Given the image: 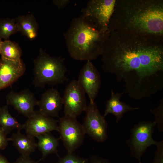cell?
<instances>
[{
  "label": "cell",
  "instance_id": "cell-1",
  "mask_svg": "<svg viewBox=\"0 0 163 163\" xmlns=\"http://www.w3.org/2000/svg\"><path fill=\"white\" fill-rule=\"evenodd\" d=\"M102 68L124 84L131 98L149 97L163 88V38L112 31L104 41Z\"/></svg>",
  "mask_w": 163,
  "mask_h": 163
},
{
  "label": "cell",
  "instance_id": "cell-2",
  "mask_svg": "<svg viewBox=\"0 0 163 163\" xmlns=\"http://www.w3.org/2000/svg\"><path fill=\"white\" fill-rule=\"evenodd\" d=\"M108 30L163 38V0H116Z\"/></svg>",
  "mask_w": 163,
  "mask_h": 163
},
{
  "label": "cell",
  "instance_id": "cell-3",
  "mask_svg": "<svg viewBox=\"0 0 163 163\" xmlns=\"http://www.w3.org/2000/svg\"><path fill=\"white\" fill-rule=\"evenodd\" d=\"M110 32L99 31L81 15L73 19L64 35L70 56L76 60L87 61L101 55Z\"/></svg>",
  "mask_w": 163,
  "mask_h": 163
},
{
  "label": "cell",
  "instance_id": "cell-4",
  "mask_svg": "<svg viewBox=\"0 0 163 163\" xmlns=\"http://www.w3.org/2000/svg\"><path fill=\"white\" fill-rule=\"evenodd\" d=\"M65 60L64 58L52 56L40 49L34 61L33 83L34 86L42 88L46 85L64 83L68 79Z\"/></svg>",
  "mask_w": 163,
  "mask_h": 163
},
{
  "label": "cell",
  "instance_id": "cell-5",
  "mask_svg": "<svg viewBox=\"0 0 163 163\" xmlns=\"http://www.w3.org/2000/svg\"><path fill=\"white\" fill-rule=\"evenodd\" d=\"M155 121H141L135 125L130 130V136L127 143L130 148L131 154L141 163V158L150 146L158 144L152 137L156 125Z\"/></svg>",
  "mask_w": 163,
  "mask_h": 163
},
{
  "label": "cell",
  "instance_id": "cell-6",
  "mask_svg": "<svg viewBox=\"0 0 163 163\" xmlns=\"http://www.w3.org/2000/svg\"><path fill=\"white\" fill-rule=\"evenodd\" d=\"M115 2L116 0H90L82 9L81 15L99 31L107 32Z\"/></svg>",
  "mask_w": 163,
  "mask_h": 163
},
{
  "label": "cell",
  "instance_id": "cell-7",
  "mask_svg": "<svg viewBox=\"0 0 163 163\" xmlns=\"http://www.w3.org/2000/svg\"><path fill=\"white\" fill-rule=\"evenodd\" d=\"M58 131L68 153H73L82 144L86 134L82 125L74 118L64 116L59 119Z\"/></svg>",
  "mask_w": 163,
  "mask_h": 163
},
{
  "label": "cell",
  "instance_id": "cell-8",
  "mask_svg": "<svg viewBox=\"0 0 163 163\" xmlns=\"http://www.w3.org/2000/svg\"><path fill=\"white\" fill-rule=\"evenodd\" d=\"M62 98L64 116L76 118L85 111L87 105L85 93L77 80H73L68 84Z\"/></svg>",
  "mask_w": 163,
  "mask_h": 163
},
{
  "label": "cell",
  "instance_id": "cell-9",
  "mask_svg": "<svg viewBox=\"0 0 163 163\" xmlns=\"http://www.w3.org/2000/svg\"><path fill=\"white\" fill-rule=\"evenodd\" d=\"M85 112L82 125L85 133L98 142H104L108 137L107 123L94 101H90Z\"/></svg>",
  "mask_w": 163,
  "mask_h": 163
},
{
  "label": "cell",
  "instance_id": "cell-10",
  "mask_svg": "<svg viewBox=\"0 0 163 163\" xmlns=\"http://www.w3.org/2000/svg\"><path fill=\"white\" fill-rule=\"evenodd\" d=\"M77 82L90 101L94 102L100 89L101 78L96 68L90 61L86 63L81 69Z\"/></svg>",
  "mask_w": 163,
  "mask_h": 163
},
{
  "label": "cell",
  "instance_id": "cell-11",
  "mask_svg": "<svg viewBox=\"0 0 163 163\" xmlns=\"http://www.w3.org/2000/svg\"><path fill=\"white\" fill-rule=\"evenodd\" d=\"M27 135L34 137L50 132L58 131L57 121L52 117L46 115L39 111L35 113L23 124Z\"/></svg>",
  "mask_w": 163,
  "mask_h": 163
},
{
  "label": "cell",
  "instance_id": "cell-12",
  "mask_svg": "<svg viewBox=\"0 0 163 163\" xmlns=\"http://www.w3.org/2000/svg\"><path fill=\"white\" fill-rule=\"evenodd\" d=\"M7 104L12 106L20 113L28 118L35 112L37 101L34 94L26 89L19 92H10L6 96Z\"/></svg>",
  "mask_w": 163,
  "mask_h": 163
},
{
  "label": "cell",
  "instance_id": "cell-13",
  "mask_svg": "<svg viewBox=\"0 0 163 163\" xmlns=\"http://www.w3.org/2000/svg\"><path fill=\"white\" fill-rule=\"evenodd\" d=\"M26 66L21 59L12 61L1 57L0 59V91L11 85L21 76Z\"/></svg>",
  "mask_w": 163,
  "mask_h": 163
},
{
  "label": "cell",
  "instance_id": "cell-14",
  "mask_svg": "<svg viewBox=\"0 0 163 163\" xmlns=\"http://www.w3.org/2000/svg\"><path fill=\"white\" fill-rule=\"evenodd\" d=\"M37 105L38 111L43 114L52 117H59V113L63 105L62 98L57 90L52 88L42 94Z\"/></svg>",
  "mask_w": 163,
  "mask_h": 163
},
{
  "label": "cell",
  "instance_id": "cell-15",
  "mask_svg": "<svg viewBox=\"0 0 163 163\" xmlns=\"http://www.w3.org/2000/svg\"><path fill=\"white\" fill-rule=\"evenodd\" d=\"M124 93L123 91L115 93L111 90L110 97L106 101V109L103 115L105 118L108 114H113L115 116L116 122L118 123L125 113L139 108L133 107L120 101Z\"/></svg>",
  "mask_w": 163,
  "mask_h": 163
},
{
  "label": "cell",
  "instance_id": "cell-16",
  "mask_svg": "<svg viewBox=\"0 0 163 163\" xmlns=\"http://www.w3.org/2000/svg\"><path fill=\"white\" fill-rule=\"evenodd\" d=\"M8 139L22 155L30 156L37 148L34 138L23 134L20 131L13 133Z\"/></svg>",
  "mask_w": 163,
  "mask_h": 163
},
{
  "label": "cell",
  "instance_id": "cell-17",
  "mask_svg": "<svg viewBox=\"0 0 163 163\" xmlns=\"http://www.w3.org/2000/svg\"><path fill=\"white\" fill-rule=\"evenodd\" d=\"M19 31L30 40L35 39L38 34V25L32 14L19 15L15 19Z\"/></svg>",
  "mask_w": 163,
  "mask_h": 163
},
{
  "label": "cell",
  "instance_id": "cell-18",
  "mask_svg": "<svg viewBox=\"0 0 163 163\" xmlns=\"http://www.w3.org/2000/svg\"><path fill=\"white\" fill-rule=\"evenodd\" d=\"M37 138L38 140L37 143V148L41 152L42 155L39 161L44 160L51 154H56L58 156L57 148L59 145V138L55 137L50 133L40 135Z\"/></svg>",
  "mask_w": 163,
  "mask_h": 163
},
{
  "label": "cell",
  "instance_id": "cell-19",
  "mask_svg": "<svg viewBox=\"0 0 163 163\" xmlns=\"http://www.w3.org/2000/svg\"><path fill=\"white\" fill-rule=\"evenodd\" d=\"M0 128L6 135L13 129L21 131L23 129V124L10 113L7 105L0 108Z\"/></svg>",
  "mask_w": 163,
  "mask_h": 163
},
{
  "label": "cell",
  "instance_id": "cell-20",
  "mask_svg": "<svg viewBox=\"0 0 163 163\" xmlns=\"http://www.w3.org/2000/svg\"><path fill=\"white\" fill-rule=\"evenodd\" d=\"M22 51L18 44L9 40L2 41L0 48L1 57L12 60H20Z\"/></svg>",
  "mask_w": 163,
  "mask_h": 163
},
{
  "label": "cell",
  "instance_id": "cell-21",
  "mask_svg": "<svg viewBox=\"0 0 163 163\" xmlns=\"http://www.w3.org/2000/svg\"><path fill=\"white\" fill-rule=\"evenodd\" d=\"M19 31L15 20L9 18L0 19V37L7 40L12 34Z\"/></svg>",
  "mask_w": 163,
  "mask_h": 163
},
{
  "label": "cell",
  "instance_id": "cell-22",
  "mask_svg": "<svg viewBox=\"0 0 163 163\" xmlns=\"http://www.w3.org/2000/svg\"><path fill=\"white\" fill-rule=\"evenodd\" d=\"M151 113L155 116V120L157 125V128L159 132L163 131V100L161 99L158 107L150 109Z\"/></svg>",
  "mask_w": 163,
  "mask_h": 163
},
{
  "label": "cell",
  "instance_id": "cell-23",
  "mask_svg": "<svg viewBox=\"0 0 163 163\" xmlns=\"http://www.w3.org/2000/svg\"><path fill=\"white\" fill-rule=\"evenodd\" d=\"M56 163H88L87 160L80 158L73 153H68L64 156L59 157Z\"/></svg>",
  "mask_w": 163,
  "mask_h": 163
},
{
  "label": "cell",
  "instance_id": "cell-24",
  "mask_svg": "<svg viewBox=\"0 0 163 163\" xmlns=\"http://www.w3.org/2000/svg\"><path fill=\"white\" fill-rule=\"evenodd\" d=\"M152 163H163V141L158 142Z\"/></svg>",
  "mask_w": 163,
  "mask_h": 163
},
{
  "label": "cell",
  "instance_id": "cell-25",
  "mask_svg": "<svg viewBox=\"0 0 163 163\" xmlns=\"http://www.w3.org/2000/svg\"><path fill=\"white\" fill-rule=\"evenodd\" d=\"M9 141L8 138L7 137L6 134L0 128V150H4L6 148Z\"/></svg>",
  "mask_w": 163,
  "mask_h": 163
},
{
  "label": "cell",
  "instance_id": "cell-26",
  "mask_svg": "<svg viewBox=\"0 0 163 163\" xmlns=\"http://www.w3.org/2000/svg\"><path fill=\"white\" fill-rule=\"evenodd\" d=\"M39 161H35L30 157V156H21L13 163H38Z\"/></svg>",
  "mask_w": 163,
  "mask_h": 163
},
{
  "label": "cell",
  "instance_id": "cell-27",
  "mask_svg": "<svg viewBox=\"0 0 163 163\" xmlns=\"http://www.w3.org/2000/svg\"><path fill=\"white\" fill-rule=\"evenodd\" d=\"M52 2L53 4L59 9L65 8L70 2L69 0H54Z\"/></svg>",
  "mask_w": 163,
  "mask_h": 163
},
{
  "label": "cell",
  "instance_id": "cell-28",
  "mask_svg": "<svg viewBox=\"0 0 163 163\" xmlns=\"http://www.w3.org/2000/svg\"><path fill=\"white\" fill-rule=\"evenodd\" d=\"M89 163H110L106 159L96 156L93 155Z\"/></svg>",
  "mask_w": 163,
  "mask_h": 163
},
{
  "label": "cell",
  "instance_id": "cell-29",
  "mask_svg": "<svg viewBox=\"0 0 163 163\" xmlns=\"http://www.w3.org/2000/svg\"><path fill=\"white\" fill-rule=\"evenodd\" d=\"M0 163H10L7 159L0 154Z\"/></svg>",
  "mask_w": 163,
  "mask_h": 163
},
{
  "label": "cell",
  "instance_id": "cell-30",
  "mask_svg": "<svg viewBox=\"0 0 163 163\" xmlns=\"http://www.w3.org/2000/svg\"><path fill=\"white\" fill-rule=\"evenodd\" d=\"M2 41L1 39V38L0 37V47H1V44H2Z\"/></svg>",
  "mask_w": 163,
  "mask_h": 163
},
{
  "label": "cell",
  "instance_id": "cell-31",
  "mask_svg": "<svg viewBox=\"0 0 163 163\" xmlns=\"http://www.w3.org/2000/svg\"><path fill=\"white\" fill-rule=\"evenodd\" d=\"M1 107V106H0V107Z\"/></svg>",
  "mask_w": 163,
  "mask_h": 163
},
{
  "label": "cell",
  "instance_id": "cell-32",
  "mask_svg": "<svg viewBox=\"0 0 163 163\" xmlns=\"http://www.w3.org/2000/svg\"></svg>",
  "mask_w": 163,
  "mask_h": 163
}]
</instances>
